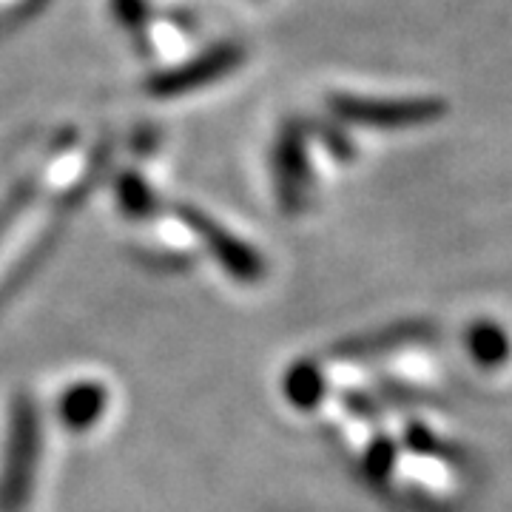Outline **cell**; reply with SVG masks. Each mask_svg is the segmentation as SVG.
<instances>
[{"mask_svg":"<svg viewBox=\"0 0 512 512\" xmlns=\"http://www.w3.org/2000/svg\"><path fill=\"white\" fill-rule=\"evenodd\" d=\"M333 111L353 123L367 126L402 128L433 123L447 114V103L439 97H396V100H379V97H333Z\"/></svg>","mask_w":512,"mask_h":512,"instance_id":"6da1fadb","label":"cell"}]
</instances>
